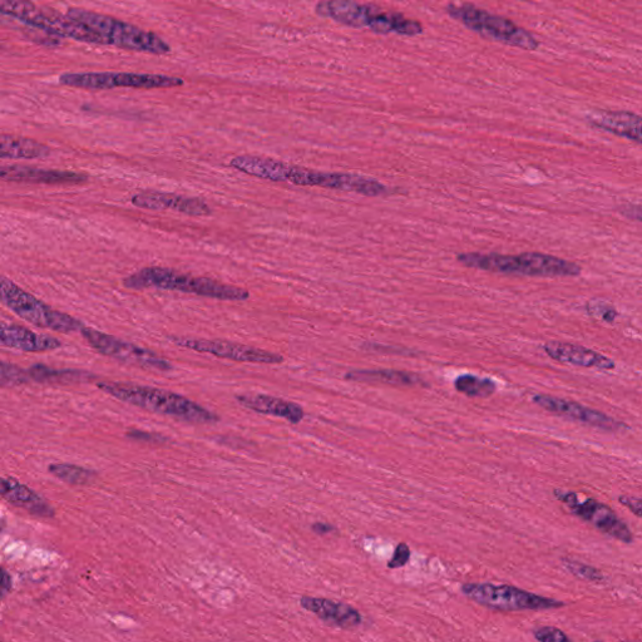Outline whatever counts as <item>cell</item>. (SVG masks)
Wrapping results in <instances>:
<instances>
[{"label": "cell", "mask_w": 642, "mask_h": 642, "mask_svg": "<svg viewBox=\"0 0 642 642\" xmlns=\"http://www.w3.org/2000/svg\"><path fill=\"white\" fill-rule=\"evenodd\" d=\"M98 388L122 402L153 413L196 423L219 421V417L209 409L169 390L123 383H100Z\"/></svg>", "instance_id": "cell-1"}, {"label": "cell", "mask_w": 642, "mask_h": 642, "mask_svg": "<svg viewBox=\"0 0 642 642\" xmlns=\"http://www.w3.org/2000/svg\"><path fill=\"white\" fill-rule=\"evenodd\" d=\"M318 16L352 28H368L379 34H399L414 37L423 33L421 23L402 14L388 13L377 7L360 4L355 0H321L316 4Z\"/></svg>", "instance_id": "cell-2"}, {"label": "cell", "mask_w": 642, "mask_h": 642, "mask_svg": "<svg viewBox=\"0 0 642 642\" xmlns=\"http://www.w3.org/2000/svg\"><path fill=\"white\" fill-rule=\"evenodd\" d=\"M125 288L132 290L161 289L181 291V293L205 296V298L224 301H245L250 298L248 290L234 285L219 283V281L196 278L179 271L151 266L127 276L123 280Z\"/></svg>", "instance_id": "cell-3"}, {"label": "cell", "mask_w": 642, "mask_h": 642, "mask_svg": "<svg viewBox=\"0 0 642 642\" xmlns=\"http://www.w3.org/2000/svg\"><path fill=\"white\" fill-rule=\"evenodd\" d=\"M458 261L467 268L492 271V273L542 276V278L581 274L579 265L540 253L521 255L468 253L458 255Z\"/></svg>", "instance_id": "cell-4"}, {"label": "cell", "mask_w": 642, "mask_h": 642, "mask_svg": "<svg viewBox=\"0 0 642 642\" xmlns=\"http://www.w3.org/2000/svg\"><path fill=\"white\" fill-rule=\"evenodd\" d=\"M67 16L92 29L98 36L105 39L106 46L152 54L171 52L170 44L158 37L157 34L143 31L141 28L118 21L116 18L79 8L68 9Z\"/></svg>", "instance_id": "cell-5"}, {"label": "cell", "mask_w": 642, "mask_h": 642, "mask_svg": "<svg viewBox=\"0 0 642 642\" xmlns=\"http://www.w3.org/2000/svg\"><path fill=\"white\" fill-rule=\"evenodd\" d=\"M0 301L13 313L37 328L66 334L81 332L83 328L81 321L74 319L71 315L49 308L36 296L27 293L21 286L3 275H0Z\"/></svg>", "instance_id": "cell-6"}, {"label": "cell", "mask_w": 642, "mask_h": 642, "mask_svg": "<svg viewBox=\"0 0 642 642\" xmlns=\"http://www.w3.org/2000/svg\"><path fill=\"white\" fill-rule=\"evenodd\" d=\"M449 16L472 29L473 32L481 34L493 41L508 44V46L536 51L538 41L526 29L516 26L515 23L506 18L493 16L473 6H451L448 7Z\"/></svg>", "instance_id": "cell-7"}, {"label": "cell", "mask_w": 642, "mask_h": 642, "mask_svg": "<svg viewBox=\"0 0 642 642\" xmlns=\"http://www.w3.org/2000/svg\"><path fill=\"white\" fill-rule=\"evenodd\" d=\"M463 595L477 604L497 611H538L560 609L564 602L538 596L510 585L464 584Z\"/></svg>", "instance_id": "cell-8"}, {"label": "cell", "mask_w": 642, "mask_h": 642, "mask_svg": "<svg viewBox=\"0 0 642 642\" xmlns=\"http://www.w3.org/2000/svg\"><path fill=\"white\" fill-rule=\"evenodd\" d=\"M59 83L63 86L90 91L113 90V88L153 90V88H172L185 85L184 79L164 76V74L113 72L63 73L59 77Z\"/></svg>", "instance_id": "cell-9"}, {"label": "cell", "mask_w": 642, "mask_h": 642, "mask_svg": "<svg viewBox=\"0 0 642 642\" xmlns=\"http://www.w3.org/2000/svg\"><path fill=\"white\" fill-rule=\"evenodd\" d=\"M298 186L321 187V189L357 192L364 196H380L387 194V187L379 181L359 175L339 174V172H321L301 169L291 166L288 180Z\"/></svg>", "instance_id": "cell-10"}, {"label": "cell", "mask_w": 642, "mask_h": 642, "mask_svg": "<svg viewBox=\"0 0 642 642\" xmlns=\"http://www.w3.org/2000/svg\"><path fill=\"white\" fill-rule=\"evenodd\" d=\"M81 333L93 349L106 355V357L121 360L123 363L138 365V367L142 368L161 370V372H169L174 368L169 360L161 358L160 355L153 353L150 349L123 342V340L112 337V335L98 332V330L91 328L83 327Z\"/></svg>", "instance_id": "cell-11"}, {"label": "cell", "mask_w": 642, "mask_h": 642, "mask_svg": "<svg viewBox=\"0 0 642 642\" xmlns=\"http://www.w3.org/2000/svg\"><path fill=\"white\" fill-rule=\"evenodd\" d=\"M555 496L562 503H565L566 506H569L574 515L582 518L584 521L592 523L597 530L605 533V535L614 537L616 540L624 543L634 541V536H632L630 528L627 527L624 521L620 520L614 510H611V508L604 505V503L591 500V498L580 501L579 496H577L575 492L556 490Z\"/></svg>", "instance_id": "cell-12"}, {"label": "cell", "mask_w": 642, "mask_h": 642, "mask_svg": "<svg viewBox=\"0 0 642 642\" xmlns=\"http://www.w3.org/2000/svg\"><path fill=\"white\" fill-rule=\"evenodd\" d=\"M177 347L194 350L197 353L215 355L217 358L234 360L240 363L254 364H280L284 358L280 354L266 352V350L251 348L248 345L231 343L227 340H207L170 337Z\"/></svg>", "instance_id": "cell-13"}, {"label": "cell", "mask_w": 642, "mask_h": 642, "mask_svg": "<svg viewBox=\"0 0 642 642\" xmlns=\"http://www.w3.org/2000/svg\"><path fill=\"white\" fill-rule=\"evenodd\" d=\"M533 403L537 404L547 412L557 414V416L574 419L589 426L605 429V431H621L625 424L615 421L614 418L606 416L604 413L595 411L571 400L551 397V395L536 394L533 397Z\"/></svg>", "instance_id": "cell-14"}, {"label": "cell", "mask_w": 642, "mask_h": 642, "mask_svg": "<svg viewBox=\"0 0 642 642\" xmlns=\"http://www.w3.org/2000/svg\"><path fill=\"white\" fill-rule=\"evenodd\" d=\"M131 202L138 209L151 211L174 210L189 216H209L210 206L199 197H186L169 192L145 191L132 197Z\"/></svg>", "instance_id": "cell-15"}, {"label": "cell", "mask_w": 642, "mask_h": 642, "mask_svg": "<svg viewBox=\"0 0 642 642\" xmlns=\"http://www.w3.org/2000/svg\"><path fill=\"white\" fill-rule=\"evenodd\" d=\"M300 605L311 614L340 629H353L362 624V615L354 607L343 602L321 599V597H301Z\"/></svg>", "instance_id": "cell-16"}, {"label": "cell", "mask_w": 642, "mask_h": 642, "mask_svg": "<svg viewBox=\"0 0 642 642\" xmlns=\"http://www.w3.org/2000/svg\"><path fill=\"white\" fill-rule=\"evenodd\" d=\"M546 354L558 363L576 365L582 368H596L601 370H611L615 368V363L610 358L605 357L595 350L580 347V345L550 342L543 345Z\"/></svg>", "instance_id": "cell-17"}, {"label": "cell", "mask_w": 642, "mask_h": 642, "mask_svg": "<svg viewBox=\"0 0 642 642\" xmlns=\"http://www.w3.org/2000/svg\"><path fill=\"white\" fill-rule=\"evenodd\" d=\"M0 347L22 350V352L41 353L62 347L58 339L32 332L18 325L0 320Z\"/></svg>", "instance_id": "cell-18"}, {"label": "cell", "mask_w": 642, "mask_h": 642, "mask_svg": "<svg viewBox=\"0 0 642 642\" xmlns=\"http://www.w3.org/2000/svg\"><path fill=\"white\" fill-rule=\"evenodd\" d=\"M0 180L12 182H32V184H82L88 176L77 172L29 169V167L0 166Z\"/></svg>", "instance_id": "cell-19"}, {"label": "cell", "mask_w": 642, "mask_h": 642, "mask_svg": "<svg viewBox=\"0 0 642 642\" xmlns=\"http://www.w3.org/2000/svg\"><path fill=\"white\" fill-rule=\"evenodd\" d=\"M591 126L612 135L641 142V118L630 112L596 111L587 116Z\"/></svg>", "instance_id": "cell-20"}, {"label": "cell", "mask_w": 642, "mask_h": 642, "mask_svg": "<svg viewBox=\"0 0 642 642\" xmlns=\"http://www.w3.org/2000/svg\"><path fill=\"white\" fill-rule=\"evenodd\" d=\"M236 399L241 406L251 409V411L283 418L293 424L300 423L305 417L304 409L299 404L271 397V395H239Z\"/></svg>", "instance_id": "cell-21"}, {"label": "cell", "mask_w": 642, "mask_h": 642, "mask_svg": "<svg viewBox=\"0 0 642 642\" xmlns=\"http://www.w3.org/2000/svg\"><path fill=\"white\" fill-rule=\"evenodd\" d=\"M230 166L243 174L273 182H286L290 170V165L284 162L258 156H236Z\"/></svg>", "instance_id": "cell-22"}, {"label": "cell", "mask_w": 642, "mask_h": 642, "mask_svg": "<svg viewBox=\"0 0 642 642\" xmlns=\"http://www.w3.org/2000/svg\"><path fill=\"white\" fill-rule=\"evenodd\" d=\"M0 496L12 503V505L27 508L28 511L39 513L42 516L51 515L49 513L51 508L36 492L22 485V483L14 481V479L0 477Z\"/></svg>", "instance_id": "cell-23"}, {"label": "cell", "mask_w": 642, "mask_h": 642, "mask_svg": "<svg viewBox=\"0 0 642 642\" xmlns=\"http://www.w3.org/2000/svg\"><path fill=\"white\" fill-rule=\"evenodd\" d=\"M345 379L359 383L388 384L394 387H412L423 383V379L418 374L393 369L352 370L345 374Z\"/></svg>", "instance_id": "cell-24"}, {"label": "cell", "mask_w": 642, "mask_h": 642, "mask_svg": "<svg viewBox=\"0 0 642 642\" xmlns=\"http://www.w3.org/2000/svg\"><path fill=\"white\" fill-rule=\"evenodd\" d=\"M51 155V150L43 143L31 138L0 135V158L6 160H37Z\"/></svg>", "instance_id": "cell-25"}, {"label": "cell", "mask_w": 642, "mask_h": 642, "mask_svg": "<svg viewBox=\"0 0 642 642\" xmlns=\"http://www.w3.org/2000/svg\"><path fill=\"white\" fill-rule=\"evenodd\" d=\"M454 387L459 393L471 398H488L495 394L497 385L488 378H479L477 375L463 374L456 379Z\"/></svg>", "instance_id": "cell-26"}, {"label": "cell", "mask_w": 642, "mask_h": 642, "mask_svg": "<svg viewBox=\"0 0 642 642\" xmlns=\"http://www.w3.org/2000/svg\"><path fill=\"white\" fill-rule=\"evenodd\" d=\"M54 476L71 485H85L90 481L92 473L85 468L73 466V464H52L49 466Z\"/></svg>", "instance_id": "cell-27"}, {"label": "cell", "mask_w": 642, "mask_h": 642, "mask_svg": "<svg viewBox=\"0 0 642 642\" xmlns=\"http://www.w3.org/2000/svg\"><path fill=\"white\" fill-rule=\"evenodd\" d=\"M29 370H24L17 365L0 362V387H17L31 380Z\"/></svg>", "instance_id": "cell-28"}, {"label": "cell", "mask_w": 642, "mask_h": 642, "mask_svg": "<svg viewBox=\"0 0 642 642\" xmlns=\"http://www.w3.org/2000/svg\"><path fill=\"white\" fill-rule=\"evenodd\" d=\"M564 565L567 571H570L572 575L579 577L581 580L596 582L604 580L599 570L594 569V567L581 564L574 560H564Z\"/></svg>", "instance_id": "cell-29"}, {"label": "cell", "mask_w": 642, "mask_h": 642, "mask_svg": "<svg viewBox=\"0 0 642 642\" xmlns=\"http://www.w3.org/2000/svg\"><path fill=\"white\" fill-rule=\"evenodd\" d=\"M533 636L540 642H569L571 639L564 631L556 627L545 626L533 631Z\"/></svg>", "instance_id": "cell-30"}, {"label": "cell", "mask_w": 642, "mask_h": 642, "mask_svg": "<svg viewBox=\"0 0 642 642\" xmlns=\"http://www.w3.org/2000/svg\"><path fill=\"white\" fill-rule=\"evenodd\" d=\"M411 555V548L407 543H399L398 547L395 548L393 557L388 562L389 569H400V567L406 566L411 560Z\"/></svg>", "instance_id": "cell-31"}, {"label": "cell", "mask_w": 642, "mask_h": 642, "mask_svg": "<svg viewBox=\"0 0 642 642\" xmlns=\"http://www.w3.org/2000/svg\"><path fill=\"white\" fill-rule=\"evenodd\" d=\"M599 303L600 304L597 305L595 300L590 301L589 306H587V310H589V313L591 315H594L595 318H600L607 321V323H611V321H614L616 316L615 309L606 304H604V309H602L600 300Z\"/></svg>", "instance_id": "cell-32"}, {"label": "cell", "mask_w": 642, "mask_h": 642, "mask_svg": "<svg viewBox=\"0 0 642 642\" xmlns=\"http://www.w3.org/2000/svg\"><path fill=\"white\" fill-rule=\"evenodd\" d=\"M621 505L629 508V510L634 513L635 516L641 517V500L635 497L621 496L619 498Z\"/></svg>", "instance_id": "cell-33"}, {"label": "cell", "mask_w": 642, "mask_h": 642, "mask_svg": "<svg viewBox=\"0 0 642 642\" xmlns=\"http://www.w3.org/2000/svg\"><path fill=\"white\" fill-rule=\"evenodd\" d=\"M12 589V579L8 572L0 567V600H3Z\"/></svg>", "instance_id": "cell-34"}, {"label": "cell", "mask_w": 642, "mask_h": 642, "mask_svg": "<svg viewBox=\"0 0 642 642\" xmlns=\"http://www.w3.org/2000/svg\"><path fill=\"white\" fill-rule=\"evenodd\" d=\"M130 437L137 438V439H145V441L147 439V441H151V442L164 441V438L157 436V434L138 432V431L131 433Z\"/></svg>", "instance_id": "cell-35"}, {"label": "cell", "mask_w": 642, "mask_h": 642, "mask_svg": "<svg viewBox=\"0 0 642 642\" xmlns=\"http://www.w3.org/2000/svg\"><path fill=\"white\" fill-rule=\"evenodd\" d=\"M334 530L335 528L328 525V523H315V525H313V531L319 533V535H325V533H330Z\"/></svg>", "instance_id": "cell-36"}]
</instances>
